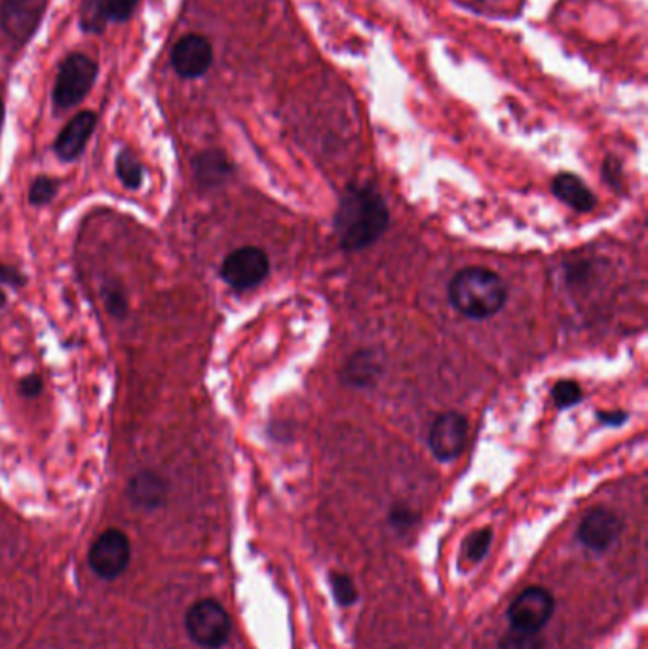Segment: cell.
Returning <instances> with one entry per match:
<instances>
[{
    "label": "cell",
    "instance_id": "cell-14",
    "mask_svg": "<svg viewBox=\"0 0 648 649\" xmlns=\"http://www.w3.org/2000/svg\"><path fill=\"white\" fill-rule=\"evenodd\" d=\"M552 191L557 200L578 213H590L598 205L595 194L575 173H559L552 183Z\"/></svg>",
    "mask_w": 648,
    "mask_h": 649
},
{
    "label": "cell",
    "instance_id": "cell-17",
    "mask_svg": "<svg viewBox=\"0 0 648 649\" xmlns=\"http://www.w3.org/2000/svg\"><path fill=\"white\" fill-rule=\"evenodd\" d=\"M109 20L105 0H84L80 8V25L88 33H101L107 27Z\"/></svg>",
    "mask_w": 648,
    "mask_h": 649
},
{
    "label": "cell",
    "instance_id": "cell-21",
    "mask_svg": "<svg viewBox=\"0 0 648 649\" xmlns=\"http://www.w3.org/2000/svg\"><path fill=\"white\" fill-rule=\"evenodd\" d=\"M552 399L556 402L557 409H570L582 401V388L578 386L577 382H557L552 389Z\"/></svg>",
    "mask_w": 648,
    "mask_h": 649
},
{
    "label": "cell",
    "instance_id": "cell-7",
    "mask_svg": "<svg viewBox=\"0 0 648 649\" xmlns=\"http://www.w3.org/2000/svg\"><path fill=\"white\" fill-rule=\"evenodd\" d=\"M132 558V545L124 532L121 530H105L95 542H93L88 560L93 572L101 579L121 578L126 572Z\"/></svg>",
    "mask_w": 648,
    "mask_h": 649
},
{
    "label": "cell",
    "instance_id": "cell-1",
    "mask_svg": "<svg viewBox=\"0 0 648 649\" xmlns=\"http://www.w3.org/2000/svg\"><path fill=\"white\" fill-rule=\"evenodd\" d=\"M390 213L380 192L370 184H352L342 194L336 213V230L344 251L370 248L386 232Z\"/></svg>",
    "mask_w": 648,
    "mask_h": 649
},
{
    "label": "cell",
    "instance_id": "cell-25",
    "mask_svg": "<svg viewBox=\"0 0 648 649\" xmlns=\"http://www.w3.org/2000/svg\"><path fill=\"white\" fill-rule=\"evenodd\" d=\"M139 0H105L109 20L113 22H126L134 14Z\"/></svg>",
    "mask_w": 648,
    "mask_h": 649
},
{
    "label": "cell",
    "instance_id": "cell-26",
    "mask_svg": "<svg viewBox=\"0 0 648 649\" xmlns=\"http://www.w3.org/2000/svg\"><path fill=\"white\" fill-rule=\"evenodd\" d=\"M598 417L603 424L611 425V428H618V425L626 424L627 422V412H618V410L599 412Z\"/></svg>",
    "mask_w": 648,
    "mask_h": 649
},
{
    "label": "cell",
    "instance_id": "cell-9",
    "mask_svg": "<svg viewBox=\"0 0 648 649\" xmlns=\"http://www.w3.org/2000/svg\"><path fill=\"white\" fill-rule=\"evenodd\" d=\"M622 530H624V523L621 516L611 509L595 508L582 519L577 537L584 549L601 555L618 542Z\"/></svg>",
    "mask_w": 648,
    "mask_h": 649
},
{
    "label": "cell",
    "instance_id": "cell-19",
    "mask_svg": "<svg viewBox=\"0 0 648 649\" xmlns=\"http://www.w3.org/2000/svg\"><path fill=\"white\" fill-rule=\"evenodd\" d=\"M491 528L476 530V532L466 537V542H464V558H466L470 565H478V562H481V560L487 557V553L491 549Z\"/></svg>",
    "mask_w": 648,
    "mask_h": 649
},
{
    "label": "cell",
    "instance_id": "cell-4",
    "mask_svg": "<svg viewBox=\"0 0 648 649\" xmlns=\"http://www.w3.org/2000/svg\"><path fill=\"white\" fill-rule=\"evenodd\" d=\"M556 596L544 587H528L508 607V623L513 630L541 635L556 614Z\"/></svg>",
    "mask_w": 648,
    "mask_h": 649
},
{
    "label": "cell",
    "instance_id": "cell-2",
    "mask_svg": "<svg viewBox=\"0 0 648 649\" xmlns=\"http://www.w3.org/2000/svg\"><path fill=\"white\" fill-rule=\"evenodd\" d=\"M450 303L468 319H489L497 316L508 300V287L497 272L487 269H464L450 283Z\"/></svg>",
    "mask_w": 648,
    "mask_h": 649
},
{
    "label": "cell",
    "instance_id": "cell-10",
    "mask_svg": "<svg viewBox=\"0 0 648 649\" xmlns=\"http://www.w3.org/2000/svg\"><path fill=\"white\" fill-rule=\"evenodd\" d=\"M214 64V48L206 36L186 35L171 50V65L179 77L198 78Z\"/></svg>",
    "mask_w": 648,
    "mask_h": 649
},
{
    "label": "cell",
    "instance_id": "cell-28",
    "mask_svg": "<svg viewBox=\"0 0 648 649\" xmlns=\"http://www.w3.org/2000/svg\"><path fill=\"white\" fill-rule=\"evenodd\" d=\"M0 282L18 285V283H20V274L14 272V270L7 269V266H0Z\"/></svg>",
    "mask_w": 648,
    "mask_h": 649
},
{
    "label": "cell",
    "instance_id": "cell-29",
    "mask_svg": "<svg viewBox=\"0 0 648 649\" xmlns=\"http://www.w3.org/2000/svg\"><path fill=\"white\" fill-rule=\"evenodd\" d=\"M4 304H7V295H4V293H2V291H0V308H2V306H4Z\"/></svg>",
    "mask_w": 648,
    "mask_h": 649
},
{
    "label": "cell",
    "instance_id": "cell-13",
    "mask_svg": "<svg viewBox=\"0 0 648 649\" xmlns=\"http://www.w3.org/2000/svg\"><path fill=\"white\" fill-rule=\"evenodd\" d=\"M383 373V363L375 350H360L342 368V382L350 388H370Z\"/></svg>",
    "mask_w": 648,
    "mask_h": 649
},
{
    "label": "cell",
    "instance_id": "cell-18",
    "mask_svg": "<svg viewBox=\"0 0 648 649\" xmlns=\"http://www.w3.org/2000/svg\"><path fill=\"white\" fill-rule=\"evenodd\" d=\"M116 173H118L122 184L129 191H136L143 184L141 162L129 150H122L116 158Z\"/></svg>",
    "mask_w": 648,
    "mask_h": 649
},
{
    "label": "cell",
    "instance_id": "cell-6",
    "mask_svg": "<svg viewBox=\"0 0 648 649\" xmlns=\"http://www.w3.org/2000/svg\"><path fill=\"white\" fill-rule=\"evenodd\" d=\"M269 274H271V261H269V254L261 248L246 246V248L235 249L223 261L221 277L235 291L253 289L257 285H261Z\"/></svg>",
    "mask_w": 648,
    "mask_h": 649
},
{
    "label": "cell",
    "instance_id": "cell-11",
    "mask_svg": "<svg viewBox=\"0 0 648 649\" xmlns=\"http://www.w3.org/2000/svg\"><path fill=\"white\" fill-rule=\"evenodd\" d=\"M95 124H98V116L92 111H82V113L77 114L61 129V134L57 135L56 145H54L56 155L65 162L77 160L82 155V150L86 149L88 141H90Z\"/></svg>",
    "mask_w": 648,
    "mask_h": 649
},
{
    "label": "cell",
    "instance_id": "cell-30",
    "mask_svg": "<svg viewBox=\"0 0 648 649\" xmlns=\"http://www.w3.org/2000/svg\"><path fill=\"white\" fill-rule=\"evenodd\" d=\"M0 121H2V103H0Z\"/></svg>",
    "mask_w": 648,
    "mask_h": 649
},
{
    "label": "cell",
    "instance_id": "cell-22",
    "mask_svg": "<svg viewBox=\"0 0 648 649\" xmlns=\"http://www.w3.org/2000/svg\"><path fill=\"white\" fill-rule=\"evenodd\" d=\"M499 649H544V640L541 635H527L508 628L507 635L500 638Z\"/></svg>",
    "mask_w": 648,
    "mask_h": 649
},
{
    "label": "cell",
    "instance_id": "cell-12",
    "mask_svg": "<svg viewBox=\"0 0 648 649\" xmlns=\"http://www.w3.org/2000/svg\"><path fill=\"white\" fill-rule=\"evenodd\" d=\"M43 7L36 0H7L0 8V25L15 41H25L35 33Z\"/></svg>",
    "mask_w": 648,
    "mask_h": 649
},
{
    "label": "cell",
    "instance_id": "cell-3",
    "mask_svg": "<svg viewBox=\"0 0 648 649\" xmlns=\"http://www.w3.org/2000/svg\"><path fill=\"white\" fill-rule=\"evenodd\" d=\"M185 627L191 640L200 648L219 649L230 638L232 622L217 600L206 599L189 607Z\"/></svg>",
    "mask_w": 648,
    "mask_h": 649
},
{
    "label": "cell",
    "instance_id": "cell-24",
    "mask_svg": "<svg viewBox=\"0 0 648 649\" xmlns=\"http://www.w3.org/2000/svg\"><path fill=\"white\" fill-rule=\"evenodd\" d=\"M388 523L393 526L396 532H409V530L417 526L419 523V515L414 513L413 509L409 508V505H403V503H398V505H394L390 509V513H388Z\"/></svg>",
    "mask_w": 648,
    "mask_h": 649
},
{
    "label": "cell",
    "instance_id": "cell-15",
    "mask_svg": "<svg viewBox=\"0 0 648 649\" xmlns=\"http://www.w3.org/2000/svg\"><path fill=\"white\" fill-rule=\"evenodd\" d=\"M194 171L204 186H217L232 175V163L221 150H207L194 160Z\"/></svg>",
    "mask_w": 648,
    "mask_h": 649
},
{
    "label": "cell",
    "instance_id": "cell-20",
    "mask_svg": "<svg viewBox=\"0 0 648 649\" xmlns=\"http://www.w3.org/2000/svg\"><path fill=\"white\" fill-rule=\"evenodd\" d=\"M329 587H331V593H333V599H336L339 606L350 607L356 604L357 596H360L356 583L346 573H329Z\"/></svg>",
    "mask_w": 648,
    "mask_h": 649
},
{
    "label": "cell",
    "instance_id": "cell-8",
    "mask_svg": "<svg viewBox=\"0 0 648 649\" xmlns=\"http://www.w3.org/2000/svg\"><path fill=\"white\" fill-rule=\"evenodd\" d=\"M468 439V420L461 412H442L430 425L428 446L440 462H453L463 454Z\"/></svg>",
    "mask_w": 648,
    "mask_h": 649
},
{
    "label": "cell",
    "instance_id": "cell-5",
    "mask_svg": "<svg viewBox=\"0 0 648 649\" xmlns=\"http://www.w3.org/2000/svg\"><path fill=\"white\" fill-rule=\"evenodd\" d=\"M95 78H98V64L93 59L84 54H72L67 57L59 69L56 88H54L56 105L59 109L79 105L92 90Z\"/></svg>",
    "mask_w": 648,
    "mask_h": 649
},
{
    "label": "cell",
    "instance_id": "cell-23",
    "mask_svg": "<svg viewBox=\"0 0 648 649\" xmlns=\"http://www.w3.org/2000/svg\"><path fill=\"white\" fill-rule=\"evenodd\" d=\"M57 184L50 177H36L29 189V202L31 205L50 204L56 196Z\"/></svg>",
    "mask_w": 648,
    "mask_h": 649
},
{
    "label": "cell",
    "instance_id": "cell-16",
    "mask_svg": "<svg viewBox=\"0 0 648 649\" xmlns=\"http://www.w3.org/2000/svg\"><path fill=\"white\" fill-rule=\"evenodd\" d=\"M129 496L143 508H158L166 498V487L158 475L139 474L129 485Z\"/></svg>",
    "mask_w": 648,
    "mask_h": 649
},
{
    "label": "cell",
    "instance_id": "cell-27",
    "mask_svg": "<svg viewBox=\"0 0 648 649\" xmlns=\"http://www.w3.org/2000/svg\"><path fill=\"white\" fill-rule=\"evenodd\" d=\"M43 389V380L38 376L31 375L22 380V394L27 397H35L41 394Z\"/></svg>",
    "mask_w": 648,
    "mask_h": 649
}]
</instances>
